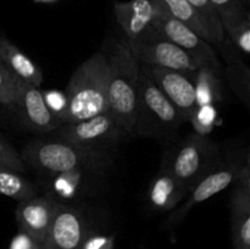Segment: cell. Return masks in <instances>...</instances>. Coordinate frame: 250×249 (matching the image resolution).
Returning <instances> with one entry per match:
<instances>
[{"label":"cell","mask_w":250,"mask_h":249,"mask_svg":"<svg viewBox=\"0 0 250 249\" xmlns=\"http://www.w3.org/2000/svg\"><path fill=\"white\" fill-rule=\"evenodd\" d=\"M109 63L106 53L99 50L81 63L66 87L67 110L62 124L81 121L109 111L107 106Z\"/></svg>","instance_id":"6da1fadb"},{"label":"cell","mask_w":250,"mask_h":249,"mask_svg":"<svg viewBox=\"0 0 250 249\" xmlns=\"http://www.w3.org/2000/svg\"><path fill=\"white\" fill-rule=\"evenodd\" d=\"M114 153L83 148L62 141H33L26 144L20 155L24 165H29L48 176L70 171H106L114 163Z\"/></svg>","instance_id":"7a4b0ae2"},{"label":"cell","mask_w":250,"mask_h":249,"mask_svg":"<svg viewBox=\"0 0 250 249\" xmlns=\"http://www.w3.org/2000/svg\"><path fill=\"white\" fill-rule=\"evenodd\" d=\"M106 58L109 63V112L125 131L132 136L136 120L141 63L127 45L126 41L114 42Z\"/></svg>","instance_id":"3957f363"},{"label":"cell","mask_w":250,"mask_h":249,"mask_svg":"<svg viewBox=\"0 0 250 249\" xmlns=\"http://www.w3.org/2000/svg\"><path fill=\"white\" fill-rule=\"evenodd\" d=\"M182 124L178 112L151 80L146 66L141 63L132 136L165 138L173 136Z\"/></svg>","instance_id":"277c9868"},{"label":"cell","mask_w":250,"mask_h":249,"mask_svg":"<svg viewBox=\"0 0 250 249\" xmlns=\"http://www.w3.org/2000/svg\"><path fill=\"white\" fill-rule=\"evenodd\" d=\"M221 160L219 148L211 139L190 133L170 153H166L163 164L189 193Z\"/></svg>","instance_id":"5b68a950"},{"label":"cell","mask_w":250,"mask_h":249,"mask_svg":"<svg viewBox=\"0 0 250 249\" xmlns=\"http://www.w3.org/2000/svg\"><path fill=\"white\" fill-rule=\"evenodd\" d=\"M53 133L58 141L107 153H114V149L129 136L109 111L62 124Z\"/></svg>","instance_id":"8992f818"},{"label":"cell","mask_w":250,"mask_h":249,"mask_svg":"<svg viewBox=\"0 0 250 249\" xmlns=\"http://www.w3.org/2000/svg\"><path fill=\"white\" fill-rule=\"evenodd\" d=\"M126 43L139 63L149 67L194 72L204 66V63L193 58L187 51L164 38L154 27L142 38L126 41Z\"/></svg>","instance_id":"52a82bcc"},{"label":"cell","mask_w":250,"mask_h":249,"mask_svg":"<svg viewBox=\"0 0 250 249\" xmlns=\"http://www.w3.org/2000/svg\"><path fill=\"white\" fill-rule=\"evenodd\" d=\"M92 229L82 208L59 202L44 246L46 249H81Z\"/></svg>","instance_id":"ba28073f"},{"label":"cell","mask_w":250,"mask_h":249,"mask_svg":"<svg viewBox=\"0 0 250 249\" xmlns=\"http://www.w3.org/2000/svg\"><path fill=\"white\" fill-rule=\"evenodd\" d=\"M249 154L247 153L244 158H232L229 160H221V163L210 171L207 176L202 178L194 187L188 193V199L186 200L185 204L176 210L171 216L168 217V224L177 225L185 219L186 215L190 211V209L197 204L204 203L209 198L214 197L215 194L224 190L225 188L229 187L231 183H233L234 178L241 171L242 166L246 163V159L248 158Z\"/></svg>","instance_id":"9c48e42d"},{"label":"cell","mask_w":250,"mask_h":249,"mask_svg":"<svg viewBox=\"0 0 250 249\" xmlns=\"http://www.w3.org/2000/svg\"><path fill=\"white\" fill-rule=\"evenodd\" d=\"M153 27L164 38L180 46L202 63L220 71L221 65L211 44L203 39L189 26L168 16L159 9L158 15L153 22Z\"/></svg>","instance_id":"30bf717a"},{"label":"cell","mask_w":250,"mask_h":249,"mask_svg":"<svg viewBox=\"0 0 250 249\" xmlns=\"http://www.w3.org/2000/svg\"><path fill=\"white\" fill-rule=\"evenodd\" d=\"M146 66V65H144ZM159 89L172 104L183 122L189 121L195 110L194 72L146 66Z\"/></svg>","instance_id":"8fae6325"},{"label":"cell","mask_w":250,"mask_h":249,"mask_svg":"<svg viewBox=\"0 0 250 249\" xmlns=\"http://www.w3.org/2000/svg\"><path fill=\"white\" fill-rule=\"evenodd\" d=\"M231 198V234L233 249H250V160L234 178Z\"/></svg>","instance_id":"7c38bea8"},{"label":"cell","mask_w":250,"mask_h":249,"mask_svg":"<svg viewBox=\"0 0 250 249\" xmlns=\"http://www.w3.org/2000/svg\"><path fill=\"white\" fill-rule=\"evenodd\" d=\"M58 203V200L48 194L19 202L16 222L20 231L26 232L38 242L44 243L55 216Z\"/></svg>","instance_id":"4fadbf2b"},{"label":"cell","mask_w":250,"mask_h":249,"mask_svg":"<svg viewBox=\"0 0 250 249\" xmlns=\"http://www.w3.org/2000/svg\"><path fill=\"white\" fill-rule=\"evenodd\" d=\"M16 110L24 126L39 133H50L62 124L46 106L43 92L26 82L21 84Z\"/></svg>","instance_id":"5bb4252c"},{"label":"cell","mask_w":250,"mask_h":249,"mask_svg":"<svg viewBox=\"0 0 250 249\" xmlns=\"http://www.w3.org/2000/svg\"><path fill=\"white\" fill-rule=\"evenodd\" d=\"M114 12L117 23L126 34V41H134L153 28L159 7L154 0H129L115 2Z\"/></svg>","instance_id":"9a60e30c"},{"label":"cell","mask_w":250,"mask_h":249,"mask_svg":"<svg viewBox=\"0 0 250 249\" xmlns=\"http://www.w3.org/2000/svg\"><path fill=\"white\" fill-rule=\"evenodd\" d=\"M106 171L81 170L48 176L49 193L58 202H70L93 192L95 181L104 178Z\"/></svg>","instance_id":"2e32d148"},{"label":"cell","mask_w":250,"mask_h":249,"mask_svg":"<svg viewBox=\"0 0 250 249\" xmlns=\"http://www.w3.org/2000/svg\"><path fill=\"white\" fill-rule=\"evenodd\" d=\"M187 194V189L182 183L163 164L149 187L148 195L151 207L159 211H170L175 209Z\"/></svg>","instance_id":"e0dca14e"},{"label":"cell","mask_w":250,"mask_h":249,"mask_svg":"<svg viewBox=\"0 0 250 249\" xmlns=\"http://www.w3.org/2000/svg\"><path fill=\"white\" fill-rule=\"evenodd\" d=\"M217 48L226 62V76L229 85L246 106L250 105V68L243 56L233 48L227 37Z\"/></svg>","instance_id":"ac0fdd59"},{"label":"cell","mask_w":250,"mask_h":249,"mask_svg":"<svg viewBox=\"0 0 250 249\" xmlns=\"http://www.w3.org/2000/svg\"><path fill=\"white\" fill-rule=\"evenodd\" d=\"M0 62L28 84L39 88L43 83V73L38 65L2 36H0Z\"/></svg>","instance_id":"d6986e66"},{"label":"cell","mask_w":250,"mask_h":249,"mask_svg":"<svg viewBox=\"0 0 250 249\" xmlns=\"http://www.w3.org/2000/svg\"><path fill=\"white\" fill-rule=\"evenodd\" d=\"M219 70L204 65L194 72L195 106L215 105L222 102V85Z\"/></svg>","instance_id":"ffe728a7"},{"label":"cell","mask_w":250,"mask_h":249,"mask_svg":"<svg viewBox=\"0 0 250 249\" xmlns=\"http://www.w3.org/2000/svg\"><path fill=\"white\" fill-rule=\"evenodd\" d=\"M154 1L161 11L189 26L203 39L214 45V39L209 28L187 0H154Z\"/></svg>","instance_id":"44dd1931"},{"label":"cell","mask_w":250,"mask_h":249,"mask_svg":"<svg viewBox=\"0 0 250 249\" xmlns=\"http://www.w3.org/2000/svg\"><path fill=\"white\" fill-rule=\"evenodd\" d=\"M0 194L22 202L38 195V188L21 172L0 165Z\"/></svg>","instance_id":"7402d4cb"},{"label":"cell","mask_w":250,"mask_h":249,"mask_svg":"<svg viewBox=\"0 0 250 249\" xmlns=\"http://www.w3.org/2000/svg\"><path fill=\"white\" fill-rule=\"evenodd\" d=\"M210 2L224 29L250 17L248 5L243 0H210Z\"/></svg>","instance_id":"603a6c76"},{"label":"cell","mask_w":250,"mask_h":249,"mask_svg":"<svg viewBox=\"0 0 250 249\" xmlns=\"http://www.w3.org/2000/svg\"><path fill=\"white\" fill-rule=\"evenodd\" d=\"M22 82L23 81L0 62V105L2 107L16 110Z\"/></svg>","instance_id":"cb8c5ba5"},{"label":"cell","mask_w":250,"mask_h":249,"mask_svg":"<svg viewBox=\"0 0 250 249\" xmlns=\"http://www.w3.org/2000/svg\"><path fill=\"white\" fill-rule=\"evenodd\" d=\"M187 1L189 2L190 6L202 17V20L208 26L212 39H214V45L219 46L224 42L225 32L219 16L212 7L210 0H187Z\"/></svg>","instance_id":"d4e9b609"},{"label":"cell","mask_w":250,"mask_h":249,"mask_svg":"<svg viewBox=\"0 0 250 249\" xmlns=\"http://www.w3.org/2000/svg\"><path fill=\"white\" fill-rule=\"evenodd\" d=\"M225 36L243 58L250 54V17L224 29Z\"/></svg>","instance_id":"484cf974"},{"label":"cell","mask_w":250,"mask_h":249,"mask_svg":"<svg viewBox=\"0 0 250 249\" xmlns=\"http://www.w3.org/2000/svg\"><path fill=\"white\" fill-rule=\"evenodd\" d=\"M192 124L194 133L200 136H208L212 132L217 122V110L215 105H204L195 107L194 112L190 116L189 121Z\"/></svg>","instance_id":"4316f807"},{"label":"cell","mask_w":250,"mask_h":249,"mask_svg":"<svg viewBox=\"0 0 250 249\" xmlns=\"http://www.w3.org/2000/svg\"><path fill=\"white\" fill-rule=\"evenodd\" d=\"M0 165L21 173H24L27 170V166L24 165L19 151L1 134H0Z\"/></svg>","instance_id":"83f0119b"},{"label":"cell","mask_w":250,"mask_h":249,"mask_svg":"<svg viewBox=\"0 0 250 249\" xmlns=\"http://www.w3.org/2000/svg\"><path fill=\"white\" fill-rule=\"evenodd\" d=\"M43 97L48 109L62 122L66 110H67V98L65 93L60 90H46V92H43Z\"/></svg>","instance_id":"f1b7e54d"},{"label":"cell","mask_w":250,"mask_h":249,"mask_svg":"<svg viewBox=\"0 0 250 249\" xmlns=\"http://www.w3.org/2000/svg\"><path fill=\"white\" fill-rule=\"evenodd\" d=\"M115 234H105L92 231L85 237L81 249H114Z\"/></svg>","instance_id":"f546056e"},{"label":"cell","mask_w":250,"mask_h":249,"mask_svg":"<svg viewBox=\"0 0 250 249\" xmlns=\"http://www.w3.org/2000/svg\"><path fill=\"white\" fill-rule=\"evenodd\" d=\"M9 249H46L44 243H41L26 232L19 231L10 242Z\"/></svg>","instance_id":"4dcf8cb0"},{"label":"cell","mask_w":250,"mask_h":249,"mask_svg":"<svg viewBox=\"0 0 250 249\" xmlns=\"http://www.w3.org/2000/svg\"><path fill=\"white\" fill-rule=\"evenodd\" d=\"M33 1L37 2V4H54L58 0H33Z\"/></svg>","instance_id":"1f68e13d"},{"label":"cell","mask_w":250,"mask_h":249,"mask_svg":"<svg viewBox=\"0 0 250 249\" xmlns=\"http://www.w3.org/2000/svg\"><path fill=\"white\" fill-rule=\"evenodd\" d=\"M243 1H244V2H246V4H247V5H249V1H250V0H243Z\"/></svg>","instance_id":"d6a6232c"},{"label":"cell","mask_w":250,"mask_h":249,"mask_svg":"<svg viewBox=\"0 0 250 249\" xmlns=\"http://www.w3.org/2000/svg\"><path fill=\"white\" fill-rule=\"evenodd\" d=\"M2 109V106H1V105H0V110H1Z\"/></svg>","instance_id":"836d02e7"}]
</instances>
